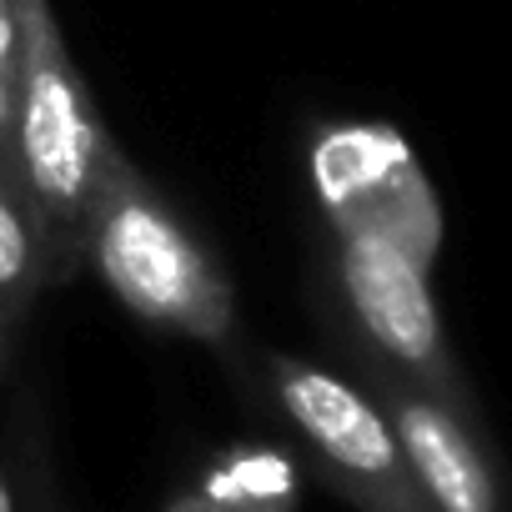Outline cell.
<instances>
[{"label": "cell", "instance_id": "obj_1", "mask_svg": "<svg viewBox=\"0 0 512 512\" xmlns=\"http://www.w3.org/2000/svg\"><path fill=\"white\" fill-rule=\"evenodd\" d=\"M307 171L327 226L322 312L332 347L362 352L482 417L432 287L442 246L437 191L407 141L372 121L327 126L312 141Z\"/></svg>", "mask_w": 512, "mask_h": 512}, {"label": "cell", "instance_id": "obj_2", "mask_svg": "<svg viewBox=\"0 0 512 512\" xmlns=\"http://www.w3.org/2000/svg\"><path fill=\"white\" fill-rule=\"evenodd\" d=\"M81 272H91L146 332L196 342L226 362L251 347L226 262L181 206L111 136L101 146L81 216Z\"/></svg>", "mask_w": 512, "mask_h": 512}, {"label": "cell", "instance_id": "obj_3", "mask_svg": "<svg viewBox=\"0 0 512 512\" xmlns=\"http://www.w3.org/2000/svg\"><path fill=\"white\" fill-rule=\"evenodd\" d=\"M231 377L297 437L307 472L337 502L352 512H432L407 472L392 422L347 367L277 347H246Z\"/></svg>", "mask_w": 512, "mask_h": 512}, {"label": "cell", "instance_id": "obj_4", "mask_svg": "<svg viewBox=\"0 0 512 512\" xmlns=\"http://www.w3.org/2000/svg\"><path fill=\"white\" fill-rule=\"evenodd\" d=\"M111 126L71 56L51 0H16V71H11V156L51 241L81 277V216Z\"/></svg>", "mask_w": 512, "mask_h": 512}, {"label": "cell", "instance_id": "obj_5", "mask_svg": "<svg viewBox=\"0 0 512 512\" xmlns=\"http://www.w3.org/2000/svg\"><path fill=\"white\" fill-rule=\"evenodd\" d=\"M337 357L377 397V407L392 422V437L407 457V472L432 512H507L502 467L487 442V422L477 412H462V407L432 397L427 387L407 382L402 372H392L362 352L337 347Z\"/></svg>", "mask_w": 512, "mask_h": 512}, {"label": "cell", "instance_id": "obj_6", "mask_svg": "<svg viewBox=\"0 0 512 512\" xmlns=\"http://www.w3.org/2000/svg\"><path fill=\"white\" fill-rule=\"evenodd\" d=\"M66 282H76V267L51 241L21 181L0 171V317L21 327L36 312V302Z\"/></svg>", "mask_w": 512, "mask_h": 512}, {"label": "cell", "instance_id": "obj_7", "mask_svg": "<svg viewBox=\"0 0 512 512\" xmlns=\"http://www.w3.org/2000/svg\"><path fill=\"white\" fill-rule=\"evenodd\" d=\"M216 512H297L307 472L282 442H231L191 472Z\"/></svg>", "mask_w": 512, "mask_h": 512}, {"label": "cell", "instance_id": "obj_8", "mask_svg": "<svg viewBox=\"0 0 512 512\" xmlns=\"http://www.w3.org/2000/svg\"><path fill=\"white\" fill-rule=\"evenodd\" d=\"M16 482H21V497H26V512H76L56 482V462H51V442H46V427H41V412L31 402L16 407Z\"/></svg>", "mask_w": 512, "mask_h": 512}, {"label": "cell", "instance_id": "obj_9", "mask_svg": "<svg viewBox=\"0 0 512 512\" xmlns=\"http://www.w3.org/2000/svg\"><path fill=\"white\" fill-rule=\"evenodd\" d=\"M161 512H216V502L201 492V482L186 472L171 492H166V502H161Z\"/></svg>", "mask_w": 512, "mask_h": 512}, {"label": "cell", "instance_id": "obj_10", "mask_svg": "<svg viewBox=\"0 0 512 512\" xmlns=\"http://www.w3.org/2000/svg\"><path fill=\"white\" fill-rule=\"evenodd\" d=\"M16 71V0H0V86L11 91Z\"/></svg>", "mask_w": 512, "mask_h": 512}, {"label": "cell", "instance_id": "obj_11", "mask_svg": "<svg viewBox=\"0 0 512 512\" xmlns=\"http://www.w3.org/2000/svg\"><path fill=\"white\" fill-rule=\"evenodd\" d=\"M0 512H26V497H21V482H16L6 447H0Z\"/></svg>", "mask_w": 512, "mask_h": 512}, {"label": "cell", "instance_id": "obj_12", "mask_svg": "<svg viewBox=\"0 0 512 512\" xmlns=\"http://www.w3.org/2000/svg\"><path fill=\"white\" fill-rule=\"evenodd\" d=\"M0 171L6 176H16V156H11V91L0 86ZM21 181V176H16ZM26 191V186H21Z\"/></svg>", "mask_w": 512, "mask_h": 512}, {"label": "cell", "instance_id": "obj_13", "mask_svg": "<svg viewBox=\"0 0 512 512\" xmlns=\"http://www.w3.org/2000/svg\"><path fill=\"white\" fill-rule=\"evenodd\" d=\"M11 357H16V322H6V317H0V387H6Z\"/></svg>", "mask_w": 512, "mask_h": 512}]
</instances>
